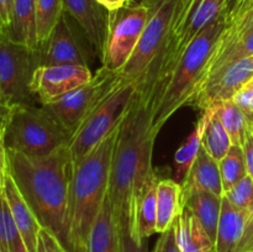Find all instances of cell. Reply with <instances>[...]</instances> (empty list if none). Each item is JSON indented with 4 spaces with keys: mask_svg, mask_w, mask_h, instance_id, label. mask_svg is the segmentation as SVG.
I'll return each mask as SVG.
<instances>
[{
    "mask_svg": "<svg viewBox=\"0 0 253 252\" xmlns=\"http://www.w3.org/2000/svg\"><path fill=\"white\" fill-rule=\"evenodd\" d=\"M72 17L63 12L52 34L39 46V66L78 64L89 67L96 53L82 29H77Z\"/></svg>",
    "mask_w": 253,
    "mask_h": 252,
    "instance_id": "11",
    "label": "cell"
},
{
    "mask_svg": "<svg viewBox=\"0 0 253 252\" xmlns=\"http://www.w3.org/2000/svg\"><path fill=\"white\" fill-rule=\"evenodd\" d=\"M14 108V104L10 103L0 91V138H5V133H6L7 125L10 123V119H11Z\"/></svg>",
    "mask_w": 253,
    "mask_h": 252,
    "instance_id": "36",
    "label": "cell"
},
{
    "mask_svg": "<svg viewBox=\"0 0 253 252\" xmlns=\"http://www.w3.org/2000/svg\"><path fill=\"white\" fill-rule=\"evenodd\" d=\"M120 229L108 195L88 237L86 252H120Z\"/></svg>",
    "mask_w": 253,
    "mask_h": 252,
    "instance_id": "18",
    "label": "cell"
},
{
    "mask_svg": "<svg viewBox=\"0 0 253 252\" xmlns=\"http://www.w3.org/2000/svg\"><path fill=\"white\" fill-rule=\"evenodd\" d=\"M71 136L43 108L15 105L5 133L7 150L31 158H43L68 145Z\"/></svg>",
    "mask_w": 253,
    "mask_h": 252,
    "instance_id": "5",
    "label": "cell"
},
{
    "mask_svg": "<svg viewBox=\"0 0 253 252\" xmlns=\"http://www.w3.org/2000/svg\"><path fill=\"white\" fill-rule=\"evenodd\" d=\"M224 195L235 208L253 214V179L250 175L232 185Z\"/></svg>",
    "mask_w": 253,
    "mask_h": 252,
    "instance_id": "31",
    "label": "cell"
},
{
    "mask_svg": "<svg viewBox=\"0 0 253 252\" xmlns=\"http://www.w3.org/2000/svg\"><path fill=\"white\" fill-rule=\"evenodd\" d=\"M99 4L103 5L104 7L111 11V10H116L119 7L124 6V5L127 4V0H96Z\"/></svg>",
    "mask_w": 253,
    "mask_h": 252,
    "instance_id": "40",
    "label": "cell"
},
{
    "mask_svg": "<svg viewBox=\"0 0 253 252\" xmlns=\"http://www.w3.org/2000/svg\"><path fill=\"white\" fill-rule=\"evenodd\" d=\"M123 81L120 72L101 67L88 83L69 91L53 103L42 106L72 137L85 119Z\"/></svg>",
    "mask_w": 253,
    "mask_h": 252,
    "instance_id": "7",
    "label": "cell"
},
{
    "mask_svg": "<svg viewBox=\"0 0 253 252\" xmlns=\"http://www.w3.org/2000/svg\"><path fill=\"white\" fill-rule=\"evenodd\" d=\"M247 252H253V250H251V251H247Z\"/></svg>",
    "mask_w": 253,
    "mask_h": 252,
    "instance_id": "45",
    "label": "cell"
},
{
    "mask_svg": "<svg viewBox=\"0 0 253 252\" xmlns=\"http://www.w3.org/2000/svg\"><path fill=\"white\" fill-rule=\"evenodd\" d=\"M36 67L37 52L15 43L0 30V91L10 103L32 104L31 79Z\"/></svg>",
    "mask_w": 253,
    "mask_h": 252,
    "instance_id": "10",
    "label": "cell"
},
{
    "mask_svg": "<svg viewBox=\"0 0 253 252\" xmlns=\"http://www.w3.org/2000/svg\"><path fill=\"white\" fill-rule=\"evenodd\" d=\"M1 31L15 43L22 44L34 52L39 51L35 0H15L10 26Z\"/></svg>",
    "mask_w": 253,
    "mask_h": 252,
    "instance_id": "21",
    "label": "cell"
},
{
    "mask_svg": "<svg viewBox=\"0 0 253 252\" xmlns=\"http://www.w3.org/2000/svg\"><path fill=\"white\" fill-rule=\"evenodd\" d=\"M251 216L252 214L235 208L226 197L222 195L215 252H237Z\"/></svg>",
    "mask_w": 253,
    "mask_h": 252,
    "instance_id": "16",
    "label": "cell"
},
{
    "mask_svg": "<svg viewBox=\"0 0 253 252\" xmlns=\"http://www.w3.org/2000/svg\"><path fill=\"white\" fill-rule=\"evenodd\" d=\"M64 12L82 29L94 51L101 56L109 21V10L96 0H63Z\"/></svg>",
    "mask_w": 253,
    "mask_h": 252,
    "instance_id": "14",
    "label": "cell"
},
{
    "mask_svg": "<svg viewBox=\"0 0 253 252\" xmlns=\"http://www.w3.org/2000/svg\"><path fill=\"white\" fill-rule=\"evenodd\" d=\"M0 252H29L12 219L4 192L0 194Z\"/></svg>",
    "mask_w": 253,
    "mask_h": 252,
    "instance_id": "27",
    "label": "cell"
},
{
    "mask_svg": "<svg viewBox=\"0 0 253 252\" xmlns=\"http://www.w3.org/2000/svg\"><path fill=\"white\" fill-rule=\"evenodd\" d=\"M182 208V184L160 179L157 185V232L162 234L174 224Z\"/></svg>",
    "mask_w": 253,
    "mask_h": 252,
    "instance_id": "23",
    "label": "cell"
},
{
    "mask_svg": "<svg viewBox=\"0 0 253 252\" xmlns=\"http://www.w3.org/2000/svg\"><path fill=\"white\" fill-rule=\"evenodd\" d=\"M247 119H249L250 124H253V115L252 116H247Z\"/></svg>",
    "mask_w": 253,
    "mask_h": 252,
    "instance_id": "42",
    "label": "cell"
},
{
    "mask_svg": "<svg viewBox=\"0 0 253 252\" xmlns=\"http://www.w3.org/2000/svg\"><path fill=\"white\" fill-rule=\"evenodd\" d=\"M150 17L132 56L120 71L125 82L135 85L143 81L165 47L174 19L178 0H147Z\"/></svg>",
    "mask_w": 253,
    "mask_h": 252,
    "instance_id": "9",
    "label": "cell"
},
{
    "mask_svg": "<svg viewBox=\"0 0 253 252\" xmlns=\"http://www.w3.org/2000/svg\"><path fill=\"white\" fill-rule=\"evenodd\" d=\"M253 77V56L232 62L209 77L190 105L200 110L232 100L235 94Z\"/></svg>",
    "mask_w": 253,
    "mask_h": 252,
    "instance_id": "13",
    "label": "cell"
},
{
    "mask_svg": "<svg viewBox=\"0 0 253 252\" xmlns=\"http://www.w3.org/2000/svg\"><path fill=\"white\" fill-rule=\"evenodd\" d=\"M9 172L42 227L53 232L71 252L67 236V202L72 177L68 147L43 158L7 150Z\"/></svg>",
    "mask_w": 253,
    "mask_h": 252,
    "instance_id": "2",
    "label": "cell"
},
{
    "mask_svg": "<svg viewBox=\"0 0 253 252\" xmlns=\"http://www.w3.org/2000/svg\"><path fill=\"white\" fill-rule=\"evenodd\" d=\"M202 111V116H200V119L198 120L193 132L190 133L188 140L178 148L174 156L177 174L178 177L183 178V179H184V177L187 175L190 166L193 165L194 160L197 158L198 153H199L200 148H202L203 135H204V130L205 127H207L208 120H209L210 108L204 109V110Z\"/></svg>",
    "mask_w": 253,
    "mask_h": 252,
    "instance_id": "25",
    "label": "cell"
},
{
    "mask_svg": "<svg viewBox=\"0 0 253 252\" xmlns=\"http://www.w3.org/2000/svg\"><path fill=\"white\" fill-rule=\"evenodd\" d=\"M153 252H182L177 244L174 225H172L169 229L161 234Z\"/></svg>",
    "mask_w": 253,
    "mask_h": 252,
    "instance_id": "34",
    "label": "cell"
},
{
    "mask_svg": "<svg viewBox=\"0 0 253 252\" xmlns=\"http://www.w3.org/2000/svg\"><path fill=\"white\" fill-rule=\"evenodd\" d=\"M150 17L148 1L127 2L109 11L108 29L101 52L103 67L120 72L132 56Z\"/></svg>",
    "mask_w": 253,
    "mask_h": 252,
    "instance_id": "8",
    "label": "cell"
},
{
    "mask_svg": "<svg viewBox=\"0 0 253 252\" xmlns=\"http://www.w3.org/2000/svg\"><path fill=\"white\" fill-rule=\"evenodd\" d=\"M222 197L200 189L182 187V203L189 207L212 241L216 240Z\"/></svg>",
    "mask_w": 253,
    "mask_h": 252,
    "instance_id": "20",
    "label": "cell"
},
{
    "mask_svg": "<svg viewBox=\"0 0 253 252\" xmlns=\"http://www.w3.org/2000/svg\"><path fill=\"white\" fill-rule=\"evenodd\" d=\"M15 0H0V29L6 30L10 26L14 11Z\"/></svg>",
    "mask_w": 253,
    "mask_h": 252,
    "instance_id": "38",
    "label": "cell"
},
{
    "mask_svg": "<svg viewBox=\"0 0 253 252\" xmlns=\"http://www.w3.org/2000/svg\"><path fill=\"white\" fill-rule=\"evenodd\" d=\"M219 167L225 193L232 185H235L237 182L244 179L246 175H249L247 174L244 148L232 145L226 156L219 162Z\"/></svg>",
    "mask_w": 253,
    "mask_h": 252,
    "instance_id": "29",
    "label": "cell"
},
{
    "mask_svg": "<svg viewBox=\"0 0 253 252\" xmlns=\"http://www.w3.org/2000/svg\"><path fill=\"white\" fill-rule=\"evenodd\" d=\"M93 78L89 67L78 64L39 66L31 79V91L41 105L53 103L61 96Z\"/></svg>",
    "mask_w": 253,
    "mask_h": 252,
    "instance_id": "12",
    "label": "cell"
},
{
    "mask_svg": "<svg viewBox=\"0 0 253 252\" xmlns=\"http://www.w3.org/2000/svg\"><path fill=\"white\" fill-rule=\"evenodd\" d=\"M9 174V160L5 138H0V194L4 192L5 180Z\"/></svg>",
    "mask_w": 253,
    "mask_h": 252,
    "instance_id": "37",
    "label": "cell"
},
{
    "mask_svg": "<svg viewBox=\"0 0 253 252\" xmlns=\"http://www.w3.org/2000/svg\"><path fill=\"white\" fill-rule=\"evenodd\" d=\"M253 56V29L247 31L246 34L242 35L235 43H232L229 48L225 49L222 53L216 56L215 58L211 59L209 67L207 71V77L205 81L209 78L211 74L219 71L222 67L227 66V64L232 63V62L240 61V59L249 58ZM204 81V82H205ZM204 84V83H203Z\"/></svg>",
    "mask_w": 253,
    "mask_h": 252,
    "instance_id": "30",
    "label": "cell"
},
{
    "mask_svg": "<svg viewBox=\"0 0 253 252\" xmlns=\"http://www.w3.org/2000/svg\"><path fill=\"white\" fill-rule=\"evenodd\" d=\"M202 146L217 162L222 160L232 146L231 138L221 123L217 105L210 106V116L203 135Z\"/></svg>",
    "mask_w": 253,
    "mask_h": 252,
    "instance_id": "24",
    "label": "cell"
},
{
    "mask_svg": "<svg viewBox=\"0 0 253 252\" xmlns=\"http://www.w3.org/2000/svg\"><path fill=\"white\" fill-rule=\"evenodd\" d=\"M137 91L123 119L111 162L108 198L120 232L132 236L136 204L155 174L152 153L160 131L153 116L161 95V84L155 77H145L136 85Z\"/></svg>",
    "mask_w": 253,
    "mask_h": 252,
    "instance_id": "1",
    "label": "cell"
},
{
    "mask_svg": "<svg viewBox=\"0 0 253 252\" xmlns=\"http://www.w3.org/2000/svg\"><path fill=\"white\" fill-rule=\"evenodd\" d=\"M120 252H148L147 242L137 241L128 232H120Z\"/></svg>",
    "mask_w": 253,
    "mask_h": 252,
    "instance_id": "35",
    "label": "cell"
},
{
    "mask_svg": "<svg viewBox=\"0 0 253 252\" xmlns=\"http://www.w3.org/2000/svg\"><path fill=\"white\" fill-rule=\"evenodd\" d=\"M250 131L253 133V124H250Z\"/></svg>",
    "mask_w": 253,
    "mask_h": 252,
    "instance_id": "43",
    "label": "cell"
},
{
    "mask_svg": "<svg viewBox=\"0 0 253 252\" xmlns=\"http://www.w3.org/2000/svg\"><path fill=\"white\" fill-rule=\"evenodd\" d=\"M244 152L245 158H246V167H247V174L253 179V133L250 131L247 133L246 141L244 143Z\"/></svg>",
    "mask_w": 253,
    "mask_h": 252,
    "instance_id": "39",
    "label": "cell"
},
{
    "mask_svg": "<svg viewBox=\"0 0 253 252\" xmlns=\"http://www.w3.org/2000/svg\"><path fill=\"white\" fill-rule=\"evenodd\" d=\"M36 252H69L66 247L62 245L58 237L51 232L49 230L41 227L37 239Z\"/></svg>",
    "mask_w": 253,
    "mask_h": 252,
    "instance_id": "32",
    "label": "cell"
},
{
    "mask_svg": "<svg viewBox=\"0 0 253 252\" xmlns=\"http://www.w3.org/2000/svg\"><path fill=\"white\" fill-rule=\"evenodd\" d=\"M227 24L224 16L203 30L188 46L174 71L161 84V95L153 116V126L161 131L180 108L190 105L203 85L208 67L214 58Z\"/></svg>",
    "mask_w": 253,
    "mask_h": 252,
    "instance_id": "4",
    "label": "cell"
},
{
    "mask_svg": "<svg viewBox=\"0 0 253 252\" xmlns=\"http://www.w3.org/2000/svg\"><path fill=\"white\" fill-rule=\"evenodd\" d=\"M119 128L120 125L72 168L66 216L71 252H86L89 234L108 195Z\"/></svg>",
    "mask_w": 253,
    "mask_h": 252,
    "instance_id": "3",
    "label": "cell"
},
{
    "mask_svg": "<svg viewBox=\"0 0 253 252\" xmlns=\"http://www.w3.org/2000/svg\"><path fill=\"white\" fill-rule=\"evenodd\" d=\"M35 11H36L37 39L42 44L63 15V0H35Z\"/></svg>",
    "mask_w": 253,
    "mask_h": 252,
    "instance_id": "28",
    "label": "cell"
},
{
    "mask_svg": "<svg viewBox=\"0 0 253 252\" xmlns=\"http://www.w3.org/2000/svg\"><path fill=\"white\" fill-rule=\"evenodd\" d=\"M160 178L153 174L143 188L136 204L135 230L132 237L145 241L157 232V185Z\"/></svg>",
    "mask_w": 253,
    "mask_h": 252,
    "instance_id": "22",
    "label": "cell"
},
{
    "mask_svg": "<svg viewBox=\"0 0 253 252\" xmlns=\"http://www.w3.org/2000/svg\"><path fill=\"white\" fill-rule=\"evenodd\" d=\"M136 91L137 88L135 84L123 81L85 119L72 135L67 145L72 166L81 162L95 146L120 125L135 98Z\"/></svg>",
    "mask_w": 253,
    "mask_h": 252,
    "instance_id": "6",
    "label": "cell"
},
{
    "mask_svg": "<svg viewBox=\"0 0 253 252\" xmlns=\"http://www.w3.org/2000/svg\"><path fill=\"white\" fill-rule=\"evenodd\" d=\"M232 101L247 116L253 115V77L240 88V90L232 98Z\"/></svg>",
    "mask_w": 253,
    "mask_h": 252,
    "instance_id": "33",
    "label": "cell"
},
{
    "mask_svg": "<svg viewBox=\"0 0 253 252\" xmlns=\"http://www.w3.org/2000/svg\"><path fill=\"white\" fill-rule=\"evenodd\" d=\"M249 1H250V0H246V1H245L244 6H242V7H241V10H240V11H239V14H237V15H236V17H235V20H234V21H232V24H234V22H235V21H236V19H237V17H239V15H240V14H241V11H242V10H244V7H245V6H246V5H247V2H249ZM232 24H231V25H232ZM229 26H230V25H229Z\"/></svg>",
    "mask_w": 253,
    "mask_h": 252,
    "instance_id": "41",
    "label": "cell"
},
{
    "mask_svg": "<svg viewBox=\"0 0 253 252\" xmlns=\"http://www.w3.org/2000/svg\"><path fill=\"white\" fill-rule=\"evenodd\" d=\"M217 113L231 138L232 145L244 147L247 133L250 132V123L246 114L232 100L217 104Z\"/></svg>",
    "mask_w": 253,
    "mask_h": 252,
    "instance_id": "26",
    "label": "cell"
},
{
    "mask_svg": "<svg viewBox=\"0 0 253 252\" xmlns=\"http://www.w3.org/2000/svg\"><path fill=\"white\" fill-rule=\"evenodd\" d=\"M131 1H133V0H127V2H131Z\"/></svg>",
    "mask_w": 253,
    "mask_h": 252,
    "instance_id": "44",
    "label": "cell"
},
{
    "mask_svg": "<svg viewBox=\"0 0 253 252\" xmlns=\"http://www.w3.org/2000/svg\"><path fill=\"white\" fill-rule=\"evenodd\" d=\"M4 195L9 204L12 219H14L15 224L24 239L25 245H26L27 251L36 252L37 239H39V232L42 226L37 220L35 212L32 211L30 205L22 197L21 192L17 188L10 172L5 180Z\"/></svg>",
    "mask_w": 253,
    "mask_h": 252,
    "instance_id": "15",
    "label": "cell"
},
{
    "mask_svg": "<svg viewBox=\"0 0 253 252\" xmlns=\"http://www.w3.org/2000/svg\"><path fill=\"white\" fill-rule=\"evenodd\" d=\"M182 187L205 190L219 197L224 195L219 162L214 160L203 146L183 179Z\"/></svg>",
    "mask_w": 253,
    "mask_h": 252,
    "instance_id": "19",
    "label": "cell"
},
{
    "mask_svg": "<svg viewBox=\"0 0 253 252\" xmlns=\"http://www.w3.org/2000/svg\"><path fill=\"white\" fill-rule=\"evenodd\" d=\"M173 225L177 244L182 252H215V242L184 203H182L180 211Z\"/></svg>",
    "mask_w": 253,
    "mask_h": 252,
    "instance_id": "17",
    "label": "cell"
}]
</instances>
